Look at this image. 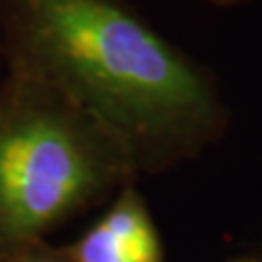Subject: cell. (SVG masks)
<instances>
[{
	"label": "cell",
	"instance_id": "3957f363",
	"mask_svg": "<svg viewBox=\"0 0 262 262\" xmlns=\"http://www.w3.org/2000/svg\"><path fill=\"white\" fill-rule=\"evenodd\" d=\"M77 262H162L160 236L144 199L127 184L98 223L72 249Z\"/></svg>",
	"mask_w": 262,
	"mask_h": 262
},
{
	"label": "cell",
	"instance_id": "5b68a950",
	"mask_svg": "<svg viewBox=\"0 0 262 262\" xmlns=\"http://www.w3.org/2000/svg\"><path fill=\"white\" fill-rule=\"evenodd\" d=\"M39 262H44V260H39Z\"/></svg>",
	"mask_w": 262,
	"mask_h": 262
},
{
	"label": "cell",
	"instance_id": "7a4b0ae2",
	"mask_svg": "<svg viewBox=\"0 0 262 262\" xmlns=\"http://www.w3.org/2000/svg\"><path fill=\"white\" fill-rule=\"evenodd\" d=\"M138 175L98 122L48 85L9 72L0 85V245H20Z\"/></svg>",
	"mask_w": 262,
	"mask_h": 262
},
{
	"label": "cell",
	"instance_id": "277c9868",
	"mask_svg": "<svg viewBox=\"0 0 262 262\" xmlns=\"http://www.w3.org/2000/svg\"><path fill=\"white\" fill-rule=\"evenodd\" d=\"M214 3H221V5H229V3H238V0H214Z\"/></svg>",
	"mask_w": 262,
	"mask_h": 262
},
{
	"label": "cell",
	"instance_id": "6da1fadb",
	"mask_svg": "<svg viewBox=\"0 0 262 262\" xmlns=\"http://www.w3.org/2000/svg\"><path fill=\"white\" fill-rule=\"evenodd\" d=\"M9 72L98 122L136 170H158L221 125L210 79L122 0H0Z\"/></svg>",
	"mask_w": 262,
	"mask_h": 262
}]
</instances>
